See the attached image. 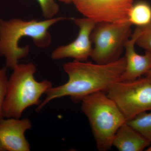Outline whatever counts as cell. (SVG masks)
<instances>
[{
  "mask_svg": "<svg viewBox=\"0 0 151 151\" xmlns=\"http://www.w3.org/2000/svg\"><path fill=\"white\" fill-rule=\"evenodd\" d=\"M64 19L63 17L42 21L24 20L17 18L9 20L0 19V55L5 58V67L7 69L13 70L19 64V60L29 54V45H19L22 37L31 38L37 47L47 48L50 45L52 42L49 29L53 25Z\"/></svg>",
  "mask_w": 151,
  "mask_h": 151,
  "instance_id": "obj_2",
  "label": "cell"
},
{
  "mask_svg": "<svg viewBox=\"0 0 151 151\" xmlns=\"http://www.w3.org/2000/svg\"><path fill=\"white\" fill-rule=\"evenodd\" d=\"M141 28L142 30L136 44L146 52L151 53V22L147 25Z\"/></svg>",
  "mask_w": 151,
  "mask_h": 151,
  "instance_id": "obj_15",
  "label": "cell"
},
{
  "mask_svg": "<svg viewBox=\"0 0 151 151\" xmlns=\"http://www.w3.org/2000/svg\"><path fill=\"white\" fill-rule=\"evenodd\" d=\"M141 30V27H137L131 38L125 44L126 66L121 81H132L140 78L142 76L146 75L151 68V53L146 52L145 54L142 55L135 50L136 40Z\"/></svg>",
  "mask_w": 151,
  "mask_h": 151,
  "instance_id": "obj_10",
  "label": "cell"
},
{
  "mask_svg": "<svg viewBox=\"0 0 151 151\" xmlns=\"http://www.w3.org/2000/svg\"><path fill=\"white\" fill-rule=\"evenodd\" d=\"M146 75L149 76H151V68H150V69L149 70L148 72H147V73L146 74Z\"/></svg>",
  "mask_w": 151,
  "mask_h": 151,
  "instance_id": "obj_18",
  "label": "cell"
},
{
  "mask_svg": "<svg viewBox=\"0 0 151 151\" xmlns=\"http://www.w3.org/2000/svg\"><path fill=\"white\" fill-rule=\"evenodd\" d=\"M39 4L42 15L45 18L54 17L58 13L59 6L55 0H36Z\"/></svg>",
  "mask_w": 151,
  "mask_h": 151,
  "instance_id": "obj_14",
  "label": "cell"
},
{
  "mask_svg": "<svg viewBox=\"0 0 151 151\" xmlns=\"http://www.w3.org/2000/svg\"><path fill=\"white\" fill-rule=\"evenodd\" d=\"M132 25L129 20L97 24L91 35L94 46L90 58L94 63L106 64L119 59L132 35Z\"/></svg>",
  "mask_w": 151,
  "mask_h": 151,
  "instance_id": "obj_5",
  "label": "cell"
},
{
  "mask_svg": "<svg viewBox=\"0 0 151 151\" xmlns=\"http://www.w3.org/2000/svg\"><path fill=\"white\" fill-rule=\"evenodd\" d=\"M7 68L6 67L0 68V120L2 119L3 104L5 98L7 89L9 78Z\"/></svg>",
  "mask_w": 151,
  "mask_h": 151,
  "instance_id": "obj_16",
  "label": "cell"
},
{
  "mask_svg": "<svg viewBox=\"0 0 151 151\" xmlns=\"http://www.w3.org/2000/svg\"><path fill=\"white\" fill-rule=\"evenodd\" d=\"M125 66V57L106 64L74 60L66 63L63 64V68L68 76V80L63 85L49 89L44 100L37 106V112H40L45 105L56 99L69 97L73 102L79 103L89 94L106 92L121 80Z\"/></svg>",
  "mask_w": 151,
  "mask_h": 151,
  "instance_id": "obj_1",
  "label": "cell"
},
{
  "mask_svg": "<svg viewBox=\"0 0 151 151\" xmlns=\"http://www.w3.org/2000/svg\"><path fill=\"white\" fill-rule=\"evenodd\" d=\"M99 91L81 100V109L88 119L97 150H111L115 135L127 122L118 105L106 93Z\"/></svg>",
  "mask_w": 151,
  "mask_h": 151,
  "instance_id": "obj_4",
  "label": "cell"
},
{
  "mask_svg": "<svg viewBox=\"0 0 151 151\" xmlns=\"http://www.w3.org/2000/svg\"><path fill=\"white\" fill-rule=\"evenodd\" d=\"M0 151H4V150L3 149L1 144V142H0Z\"/></svg>",
  "mask_w": 151,
  "mask_h": 151,
  "instance_id": "obj_19",
  "label": "cell"
},
{
  "mask_svg": "<svg viewBox=\"0 0 151 151\" xmlns=\"http://www.w3.org/2000/svg\"><path fill=\"white\" fill-rule=\"evenodd\" d=\"M72 19L79 28L78 36L71 43L55 48L52 52V59L71 58L76 61H86L90 57L93 49L91 35L97 23L86 17Z\"/></svg>",
  "mask_w": 151,
  "mask_h": 151,
  "instance_id": "obj_8",
  "label": "cell"
},
{
  "mask_svg": "<svg viewBox=\"0 0 151 151\" xmlns=\"http://www.w3.org/2000/svg\"><path fill=\"white\" fill-rule=\"evenodd\" d=\"M13 70L8 79L2 117L19 119L27 108L40 105L41 97L52 85L48 80H36V68L32 63H19Z\"/></svg>",
  "mask_w": 151,
  "mask_h": 151,
  "instance_id": "obj_3",
  "label": "cell"
},
{
  "mask_svg": "<svg viewBox=\"0 0 151 151\" xmlns=\"http://www.w3.org/2000/svg\"><path fill=\"white\" fill-rule=\"evenodd\" d=\"M58 1L62 2L63 3H65V4H67L72 3V0H58Z\"/></svg>",
  "mask_w": 151,
  "mask_h": 151,
  "instance_id": "obj_17",
  "label": "cell"
},
{
  "mask_svg": "<svg viewBox=\"0 0 151 151\" xmlns=\"http://www.w3.org/2000/svg\"><path fill=\"white\" fill-rule=\"evenodd\" d=\"M106 94L118 105L127 122L151 110V76L113 84Z\"/></svg>",
  "mask_w": 151,
  "mask_h": 151,
  "instance_id": "obj_6",
  "label": "cell"
},
{
  "mask_svg": "<svg viewBox=\"0 0 151 151\" xmlns=\"http://www.w3.org/2000/svg\"><path fill=\"white\" fill-rule=\"evenodd\" d=\"M146 151H151V144L147 148V149H146Z\"/></svg>",
  "mask_w": 151,
  "mask_h": 151,
  "instance_id": "obj_20",
  "label": "cell"
},
{
  "mask_svg": "<svg viewBox=\"0 0 151 151\" xmlns=\"http://www.w3.org/2000/svg\"><path fill=\"white\" fill-rule=\"evenodd\" d=\"M151 142L127 122L119 129L115 135L113 147L120 151H142Z\"/></svg>",
  "mask_w": 151,
  "mask_h": 151,
  "instance_id": "obj_11",
  "label": "cell"
},
{
  "mask_svg": "<svg viewBox=\"0 0 151 151\" xmlns=\"http://www.w3.org/2000/svg\"><path fill=\"white\" fill-rule=\"evenodd\" d=\"M128 20L137 27L147 25L151 22V6L145 1L133 4L130 9Z\"/></svg>",
  "mask_w": 151,
  "mask_h": 151,
  "instance_id": "obj_12",
  "label": "cell"
},
{
  "mask_svg": "<svg viewBox=\"0 0 151 151\" xmlns=\"http://www.w3.org/2000/svg\"><path fill=\"white\" fill-rule=\"evenodd\" d=\"M85 17L96 23H121L128 20L134 0H72Z\"/></svg>",
  "mask_w": 151,
  "mask_h": 151,
  "instance_id": "obj_7",
  "label": "cell"
},
{
  "mask_svg": "<svg viewBox=\"0 0 151 151\" xmlns=\"http://www.w3.org/2000/svg\"><path fill=\"white\" fill-rule=\"evenodd\" d=\"M127 123L151 142V110L139 114Z\"/></svg>",
  "mask_w": 151,
  "mask_h": 151,
  "instance_id": "obj_13",
  "label": "cell"
},
{
  "mask_svg": "<svg viewBox=\"0 0 151 151\" xmlns=\"http://www.w3.org/2000/svg\"><path fill=\"white\" fill-rule=\"evenodd\" d=\"M32 124L27 118H2L0 120V142L4 151H29L25 133Z\"/></svg>",
  "mask_w": 151,
  "mask_h": 151,
  "instance_id": "obj_9",
  "label": "cell"
}]
</instances>
